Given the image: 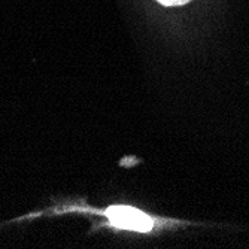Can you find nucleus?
I'll use <instances>...</instances> for the list:
<instances>
[{
    "instance_id": "obj_1",
    "label": "nucleus",
    "mask_w": 249,
    "mask_h": 249,
    "mask_svg": "<svg viewBox=\"0 0 249 249\" xmlns=\"http://www.w3.org/2000/svg\"><path fill=\"white\" fill-rule=\"evenodd\" d=\"M110 224L120 229L148 233L154 227V221L146 213L130 206H110L106 211Z\"/></svg>"
},
{
    "instance_id": "obj_2",
    "label": "nucleus",
    "mask_w": 249,
    "mask_h": 249,
    "mask_svg": "<svg viewBox=\"0 0 249 249\" xmlns=\"http://www.w3.org/2000/svg\"><path fill=\"white\" fill-rule=\"evenodd\" d=\"M157 2H160L164 6H182L191 2V0H157Z\"/></svg>"
}]
</instances>
